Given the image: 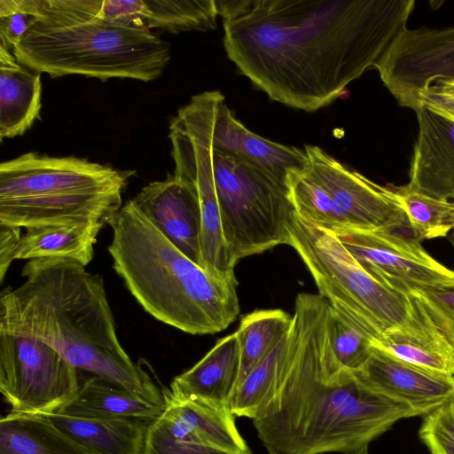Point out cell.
Returning a JSON list of instances; mask_svg holds the SVG:
<instances>
[{"instance_id":"obj_5","label":"cell","mask_w":454,"mask_h":454,"mask_svg":"<svg viewBox=\"0 0 454 454\" xmlns=\"http://www.w3.org/2000/svg\"><path fill=\"white\" fill-rule=\"evenodd\" d=\"M172 158L200 168L210 179L220 208L232 265L247 256L289 244L294 208L286 184L211 137L210 90L191 98L169 124Z\"/></svg>"},{"instance_id":"obj_14","label":"cell","mask_w":454,"mask_h":454,"mask_svg":"<svg viewBox=\"0 0 454 454\" xmlns=\"http://www.w3.org/2000/svg\"><path fill=\"white\" fill-rule=\"evenodd\" d=\"M415 113L418 135L405 185L432 198L454 200V116L424 106Z\"/></svg>"},{"instance_id":"obj_6","label":"cell","mask_w":454,"mask_h":454,"mask_svg":"<svg viewBox=\"0 0 454 454\" xmlns=\"http://www.w3.org/2000/svg\"><path fill=\"white\" fill-rule=\"evenodd\" d=\"M35 18L14 47L17 60L51 77L82 74L150 82L170 59V44L146 27L94 17L84 0H30Z\"/></svg>"},{"instance_id":"obj_9","label":"cell","mask_w":454,"mask_h":454,"mask_svg":"<svg viewBox=\"0 0 454 454\" xmlns=\"http://www.w3.org/2000/svg\"><path fill=\"white\" fill-rule=\"evenodd\" d=\"M79 371L42 341L0 334V392L12 412L60 411L80 387Z\"/></svg>"},{"instance_id":"obj_28","label":"cell","mask_w":454,"mask_h":454,"mask_svg":"<svg viewBox=\"0 0 454 454\" xmlns=\"http://www.w3.org/2000/svg\"><path fill=\"white\" fill-rule=\"evenodd\" d=\"M327 331L330 348L338 364L353 374L358 372L371 355L372 339L331 305Z\"/></svg>"},{"instance_id":"obj_16","label":"cell","mask_w":454,"mask_h":454,"mask_svg":"<svg viewBox=\"0 0 454 454\" xmlns=\"http://www.w3.org/2000/svg\"><path fill=\"white\" fill-rule=\"evenodd\" d=\"M164 410L157 419L174 438L230 454H253L230 407L183 398L163 389Z\"/></svg>"},{"instance_id":"obj_7","label":"cell","mask_w":454,"mask_h":454,"mask_svg":"<svg viewBox=\"0 0 454 454\" xmlns=\"http://www.w3.org/2000/svg\"><path fill=\"white\" fill-rule=\"evenodd\" d=\"M127 176L74 156L30 152L0 164V226L103 223L121 209Z\"/></svg>"},{"instance_id":"obj_31","label":"cell","mask_w":454,"mask_h":454,"mask_svg":"<svg viewBox=\"0 0 454 454\" xmlns=\"http://www.w3.org/2000/svg\"><path fill=\"white\" fill-rule=\"evenodd\" d=\"M419 436L431 454H454V396L424 416Z\"/></svg>"},{"instance_id":"obj_22","label":"cell","mask_w":454,"mask_h":454,"mask_svg":"<svg viewBox=\"0 0 454 454\" xmlns=\"http://www.w3.org/2000/svg\"><path fill=\"white\" fill-rule=\"evenodd\" d=\"M0 454H91L50 419L10 411L0 419Z\"/></svg>"},{"instance_id":"obj_36","label":"cell","mask_w":454,"mask_h":454,"mask_svg":"<svg viewBox=\"0 0 454 454\" xmlns=\"http://www.w3.org/2000/svg\"><path fill=\"white\" fill-rule=\"evenodd\" d=\"M22 233L20 228L0 226V282L4 276L16 254Z\"/></svg>"},{"instance_id":"obj_20","label":"cell","mask_w":454,"mask_h":454,"mask_svg":"<svg viewBox=\"0 0 454 454\" xmlns=\"http://www.w3.org/2000/svg\"><path fill=\"white\" fill-rule=\"evenodd\" d=\"M43 416L50 419L91 454H144L148 422L82 418L59 411Z\"/></svg>"},{"instance_id":"obj_37","label":"cell","mask_w":454,"mask_h":454,"mask_svg":"<svg viewBox=\"0 0 454 454\" xmlns=\"http://www.w3.org/2000/svg\"><path fill=\"white\" fill-rule=\"evenodd\" d=\"M252 0H215L218 15L223 21L236 19L250 6Z\"/></svg>"},{"instance_id":"obj_33","label":"cell","mask_w":454,"mask_h":454,"mask_svg":"<svg viewBox=\"0 0 454 454\" xmlns=\"http://www.w3.org/2000/svg\"><path fill=\"white\" fill-rule=\"evenodd\" d=\"M34 18L30 0H0V45L12 51Z\"/></svg>"},{"instance_id":"obj_38","label":"cell","mask_w":454,"mask_h":454,"mask_svg":"<svg viewBox=\"0 0 454 454\" xmlns=\"http://www.w3.org/2000/svg\"><path fill=\"white\" fill-rule=\"evenodd\" d=\"M448 238H449V241L450 242L452 247L454 248V231H451L449 235H448Z\"/></svg>"},{"instance_id":"obj_26","label":"cell","mask_w":454,"mask_h":454,"mask_svg":"<svg viewBox=\"0 0 454 454\" xmlns=\"http://www.w3.org/2000/svg\"><path fill=\"white\" fill-rule=\"evenodd\" d=\"M215 0H144V24L171 33L215 29Z\"/></svg>"},{"instance_id":"obj_30","label":"cell","mask_w":454,"mask_h":454,"mask_svg":"<svg viewBox=\"0 0 454 454\" xmlns=\"http://www.w3.org/2000/svg\"><path fill=\"white\" fill-rule=\"evenodd\" d=\"M286 336L247 374L235 390L231 402V410L235 416L254 419L257 415L274 384L280 350Z\"/></svg>"},{"instance_id":"obj_25","label":"cell","mask_w":454,"mask_h":454,"mask_svg":"<svg viewBox=\"0 0 454 454\" xmlns=\"http://www.w3.org/2000/svg\"><path fill=\"white\" fill-rule=\"evenodd\" d=\"M291 324L292 316L278 309H257L241 318L235 332L240 351L237 387L287 334Z\"/></svg>"},{"instance_id":"obj_11","label":"cell","mask_w":454,"mask_h":454,"mask_svg":"<svg viewBox=\"0 0 454 454\" xmlns=\"http://www.w3.org/2000/svg\"><path fill=\"white\" fill-rule=\"evenodd\" d=\"M333 233L369 274L391 288L409 294L454 286V270L434 259L412 229Z\"/></svg>"},{"instance_id":"obj_10","label":"cell","mask_w":454,"mask_h":454,"mask_svg":"<svg viewBox=\"0 0 454 454\" xmlns=\"http://www.w3.org/2000/svg\"><path fill=\"white\" fill-rule=\"evenodd\" d=\"M303 171L327 192L332 232L410 229L408 217L392 185L379 184L348 168L318 145H305Z\"/></svg>"},{"instance_id":"obj_18","label":"cell","mask_w":454,"mask_h":454,"mask_svg":"<svg viewBox=\"0 0 454 454\" xmlns=\"http://www.w3.org/2000/svg\"><path fill=\"white\" fill-rule=\"evenodd\" d=\"M239 367V345L234 333L219 340L192 368L176 376L168 389L179 397L231 408Z\"/></svg>"},{"instance_id":"obj_12","label":"cell","mask_w":454,"mask_h":454,"mask_svg":"<svg viewBox=\"0 0 454 454\" xmlns=\"http://www.w3.org/2000/svg\"><path fill=\"white\" fill-rule=\"evenodd\" d=\"M374 69L397 103L415 112L419 90L438 79L454 80V26L405 27Z\"/></svg>"},{"instance_id":"obj_34","label":"cell","mask_w":454,"mask_h":454,"mask_svg":"<svg viewBox=\"0 0 454 454\" xmlns=\"http://www.w3.org/2000/svg\"><path fill=\"white\" fill-rule=\"evenodd\" d=\"M144 454H230L204 445L179 441L170 435L158 419L150 423Z\"/></svg>"},{"instance_id":"obj_24","label":"cell","mask_w":454,"mask_h":454,"mask_svg":"<svg viewBox=\"0 0 454 454\" xmlns=\"http://www.w3.org/2000/svg\"><path fill=\"white\" fill-rule=\"evenodd\" d=\"M372 345L403 362L454 376V346L433 324L418 332L387 333Z\"/></svg>"},{"instance_id":"obj_32","label":"cell","mask_w":454,"mask_h":454,"mask_svg":"<svg viewBox=\"0 0 454 454\" xmlns=\"http://www.w3.org/2000/svg\"><path fill=\"white\" fill-rule=\"evenodd\" d=\"M409 295L454 346V286L416 290Z\"/></svg>"},{"instance_id":"obj_8","label":"cell","mask_w":454,"mask_h":454,"mask_svg":"<svg viewBox=\"0 0 454 454\" xmlns=\"http://www.w3.org/2000/svg\"><path fill=\"white\" fill-rule=\"evenodd\" d=\"M289 244L309 269L332 308L372 339L399 331L418 332L431 321L407 294L369 274L330 231L312 225L294 211Z\"/></svg>"},{"instance_id":"obj_17","label":"cell","mask_w":454,"mask_h":454,"mask_svg":"<svg viewBox=\"0 0 454 454\" xmlns=\"http://www.w3.org/2000/svg\"><path fill=\"white\" fill-rule=\"evenodd\" d=\"M211 137L215 145L242 154L285 184L289 172L303 167L307 160L303 148L274 142L249 130L235 117L221 92L212 106Z\"/></svg>"},{"instance_id":"obj_27","label":"cell","mask_w":454,"mask_h":454,"mask_svg":"<svg viewBox=\"0 0 454 454\" xmlns=\"http://www.w3.org/2000/svg\"><path fill=\"white\" fill-rule=\"evenodd\" d=\"M392 185L419 240L447 237L454 231V200L432 198Z\"/></svg>"},{"instance_id":"obj_2","label":"cell","mask_w":454,"mask_h":454,"mask_svg":"<svg viewBox=\"0 0 454 454\" xmlns=\"http://www.w3.org/2000/svg\"><path fill=\"white\" fill-rule=\"evenodd\" d=\"M329 307L319 294L295 298L274 384L252 419L269 454H354L397 421L416 417L338 364L329 344Z\"/></svg>"},{"instance_id":"obj_19","label":"cell","mask_w":454,"mask_h":454,"mask_svg":"<svg viewBox=\"0 0 454 454\" xmlns=\"http://www.w3.org/2000/svg\"><path fill=\"white\" fill-rule=\"evenodd\" d=\"M41 73L0 45V140L23 135L40 119Z\"/></svg>"},{"instance_id":"obj_29","label":"cell","mask_w":454,"mask_h":454,"mask_svg":"<svg viewBox=\"0 0 454 454\" xmlns=\"http://www.w3.org/2000/svg\"><path fill=\"white\" fill-rule=\"evenodd\" d=\"M288 198L294 211L303 221L332 231L331 200L324 188L302 169H294L286 178Z\"/></svg>"},{"instance_id":"obj_13","label":"cell","mask_w":454,"mask_h":454,"mask_svg":"<svg viewBox=\"0 0 454 454\" xmlns=\"http://www.w3.org/2000/svg\"><path fill=\"white\" fill-rule=\"evenodd\" d=\"M354 376L368 390L425 416L454 396V376L425 370L396 359L372 345Z\"/></svg>"},{"instance_id":"obj_15","label":"cell","mask_w":454,"mask_h":454,"mask_svg":"<svg viewBox=\"0 0 454 454\" xmlns=\"http://www.w3.org/2000/svg\"><path fill=\"white\" fill-rule=\"evenodd\" d=\"M132 200L176 247L202 267L200 209L190 184L168 174L165 180L148 184Z\"/></svg>"},{"instance_id":"obj_23","label":"cell","mask_w":454,"mask_h":454,"mask_svg":"<svg viewBox=\"0 0 454 454\" xmlns=\"http://www.w3.org/2000/svg\"><path fill=\"white\" fill-rule=\"evenodd\" d=\"M103 223H70L26 229L16 260L67 258L83 266L94 256V246Z\"/></svg>"},{"instance_id":"obj_1","label":"cell","mask_w":454,"mask_h":454,"mask_svg":"<svg viewBox=\"0 0 454 454\" xmlns=\"http://www.w3.org/2000/svg\"><path fill=\"white\" fill-rule=\"evenodd\" d=\"M414 0H252L223 21L228 59L270 99L315 112L374 69Z\"/></svg>"},{"instance_id":"obj_39","label":"cell","mask_w":454,"mask_h":454,"mask_svg":"<svg viewBox=\"0 0 454 454\" xmlns=\"http://www.w3.org/2000/svg\"><path fill=\"white\" fill-rule=\"evenodd\" d=\"M354 454H368V448H364V449H363V450H359V451H357V452H356Z\"/></svg>"},{"instance_id":"obj_35","label":"cell","mask_w":454,"mask_h":454,"mask_svg":"<svg viewBox=\"0 0 454 454\" xmlns=\"http://www.w3.org/2000/svg\"><path fill=\"white\" fill-rule=\"evenodd\" d=\"M417 103L418 109L424 106L454 116V80L434 81L419 90Z\"/></svg>"},{"instance_id":"obj_3","label":"cell","mask_w":454,"mask_h":454,"mask_svg":"<svg viewBox=\"0 0 454 454\" xmlns=\"http://www.w3.org/2000/svg\"><path fill=\"white\" fill-rule=\"evenodd\" d=\"M25 281L0 295V334L54 348L80 371L163 405V389L122 348L99 274L67 258L29 260Z\"/></svg>"},{"instance_id":"obj_21","label":"cell","mask_w":454,"mask_h":454,"mask_svg":"<svg viewBox=\"0 0 454 454\" xmlns=\"http://www.w3.org/2000/svg\"><path fill=\"white\" fill-rule=\"evenodd\" d=\"M163 410L164 404L153 403L92 375L81 382L76 395L59 411L82 418L127 419L152 423Z\"/></svg>"},{"instance_id":"obj_4","label":"cell","mask_w":454,"mask_h":454,"mask_svg":"<svg viewBox=\"0 0 454 454\" xmlns=\"http://www.w3.org/2000/svg\"><path fill=\"white\" fill-rule=\"evenodd\" d=\"M107 224L114 270L155 319L194 335L219 333L236 320L238 282L216 278L189 259L133 200Z\"/></svg>"}]
</instances>
